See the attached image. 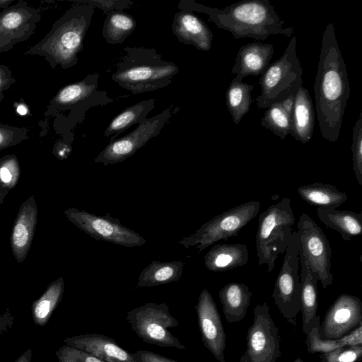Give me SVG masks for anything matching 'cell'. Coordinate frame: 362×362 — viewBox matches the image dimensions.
Returning a JSON list of instances; mask_svg holds the SVG:
<instances>
[{
  "label": "cell",
  "mask_w": 362,
  "mask_h": 362,
  "mask_svg": "<svg viewBox=\"0 0 362 362\" xmlns=\"http://www.w3.org/2000/svg\"><path fill=\"white\" fill-rule=\"evenodd\" d=\"M16 110L21 115H25L27 113V108L23 106H18L16 109Z\"/></svg>",
  "instance_id": "bcb514c9"
},
{
  "label": "cell",
  "mask_w": 362,
  "mask_h": 362,
  "mask_svg": "<svg viewBox=\"0 0 362 362\" xmlns=\"http://www.w3.org/2000/svg\"><path fill=\"white\" fill-rule=\"evenodd\" d=\"M173 113L174 108L169 107L162 112L147 118L128 134L110 141L94 159V162L109 165L122 162L133 156L150 139L160 134Z\"/></svg>",
  "instance_id": "4fadbf2b"
},
{
  "label": "cell",
  "mask_w": 362,
  "mask_h": 362,
  "mask_svg": "<svg viewBox=\"0 0 362 362\" xmlns=\"http://www.w3.org/2000/svg\"><path fill=\"white\" fill-rule=\"evenodd\" d=\"M99 76L95 72L82 80L67 84L49 100L44 116L53 118L52 126L57 134L66 136L83 120L88 110L113 101L106 91L98 90Z\"/></svg>",
  "instance_id": "5b68a950"
},
{
  "label": "cell",
  "mask_w": 362,
  "mask_h": 362,
  "mask_svg": "<svg viewBox=\"0 0 362 362\" xmlns=\"http://www.w3.org/2000/svg\"><path fill=\"white\" fill-rule=\"evenodd\" d=\"M41 19L40 11L19 0L0 12V54L26 41L35 33Z\"/></svg>",
  "instance_id": "9a60e30c"
},
{
  "label": "cell",
  "mask_w": 362,
  "mask_h": 362,
  "mask_svg": "<svg viewBox=\"0 0 362 362\" xmlns=\"http://www.w3.org/2000/svg\"><path fill=\"white\" fill-rule=\"evenodd\" d=\"M132 329L144 342L161 347L185 349V346L169 330L179 325L164 303H147L127 313Z\"/></svg>",
  "instance_id": "9c48e42d"
},
{
  "label": "cell",
  "mask_w": 362,
  "mask_h": 362,
  "mask_svg": "<svg viewBox=\"0 0 362 362\" xmlns=\"http://www.w3.org/2000/svg\"><path fill=\"white\" fill-rule=\"evenodd\" d=\"M350 91L346 67L334 24L329 23L322 34L314 83L317 119L321 135L328 141L338 140Z\"/></svg>",
  "instance_id": "6da1fadb"
},
{
  "label": "cell",
  "mask_w": 362,
  "mask_h": 362,
  "mask_svg": "<svg viewBox=\"0 0 362 362\" xmlns=\"http://www.w3.org/2000/svg\"><path fill=\"white\" fill-rule=\"evenodd\" d=\"M259 201L246 202L214 216L194 233L184 237L179 244L185 249L194 247L199 253L221 240L238 235L239 231L258 214Z\"/></svg>",
  "instance_id": "ba28073f"
},
{
  "label": "cell",
  "mask_w": 362,
  "mask_h": 362,
  "mask_svg": "<svg viewBox=\"0 0 362 362\" xmlns=\"http://www.w3.org/2000/svg\"><path fill=\"white\" fill-rule=\"evenodd\" d=\"M255 85L233 79L226 93V106L233 122L238 124L250 110L252 103L251 92Z\"/></svg>",
  "instance_id": "d6a6232c"
},
{
  "label": "cell",
  "mask_w": 362,
  "mask_h": 362,
  "mask_svg": "<svg viewBox=\"0 0 362 362\" xmlns=\"http://www.w3.org/2000/svg\"><path fill=\"white\" fill-rule=\"evenodd\" d=\"M293 362H303L300 357L297 358Z\"/></svg>",
  "instance_id": "c3c4849f"
},
{
  "label": "cell",
  "mask_w": 362,
  "mask_h": 362,
  "mask_svg": "<svg viewBox=\"0 0 362 362\" xmlns=\"http://www.w3.org/2000/svg\"><path fill=\"white\" fill-rule=\"evenodd\" d=\"M298 252V235L297 231L293 230L272 294L281 314L294 327L296 326V316L300 311Z\"/></svg>",
  "instance_id": "30bf717a"
},
{
  "label": "cell",
  "mask_w": 362,
  "mask_h": 362,
  "mask_svg": "<svg viewBox=\"0 0 362 362\" xmlns=\"http://www.w3.org/2000/svg\"><path fill=\"white\" fill-rule=\"evenodd\" d=\"M8 190L5 189L0 187V204H2L5 197L8 193Z\"/></svg>",
  "instance_id": "f6af8a7d"
},
{
  "label": "cell",
  "mask_w": 362,
  "mask_h": 362,
  "mask_svg": "<svg viewBox=\"0 0 362 362\" xmlns=\"http://www.w3.org/2000/svg\"><path fill=\"white\" fill-rule=\"evenodd\" d=\"M21 168L17 156L8 154L0 158V187L8 191L18 184Z\"/></svg>",
  "instance_id": "e575fe53"
},
{
  "label": "cell",
  "mask_w": 362,
  "mask_h": 362,
  "mask_svg": "<svg viewBox=\"0 0 362 362\" xmlns=\"http://www.w3.org/2000/svg\"><path fill=\"white\" fill-rule=\"evenodd\" d=\"M294 95L274 103L267 108L261 119V125L284 139L291 130V111Z\"/></svg>",
  "instance_id": "1f68e13d"
},
{
  "label": "cell",
  "mask_w": 362,
  "mask_h": 362,
  "mask_svg": "<svg viewBox=\"0 0 362 362\" xmlns=\"http://www.w3.org/2000/svg\"><path fill=\"white\" fill-rule=\"evenodd\" d=\"M29 139V129L0 123V151Z\"/></svg>",
  "instance_id": "8d00e7d4"
},
{
  "label": "cell",
  "mask_w": 362,
  "mask_h": 362,
  "mask_svg": "<svg viewBox=\"0 0 362 362\" xmlns=\"http://www.w3.org/2000/svg\"><path fill=\"white\" fill-rule=\"evenodd\" d=\"M218 296L228 322H238L245 317L252 296V291L247 285L229 283L219 291Z\"/></svg>",
  "instance_id": "d4e9b609"
},
{
  "label": "cell",
  "mask_w": 362,
  "mask_h": 362,
  "mask_svg": "<svg viewBox=\"0 0 362 362\" xmlns=\"http://www.w3.org/2000/svg\"><path fill=\"white\" fill-rule=\"evenodd\" d=\"M317 215L327 228L338 232L344 240L349 241L362 233L361 213L333 208H317Z\"/></svg>",
  "instance_id": "4316f807"
},
{
  "label": "cell",
  "mask_w": 362,
  "mask_h": 362,
  "mask_svg": "<svg viewBox=\"0 0 362 362\" xmlns=\"http://www.w3.org/2000/svg\"><path fill=\"white\" fill-rule=\"evenodd\" d=\"M123 51L111 78L134 94L166 87L179 72L175 63L164 59L154 49L125 47Z\"/></svg>",
  "instance_id": "277c9868"
},
{
  "label": "cell",
  "mask_w": 362,
  "mask_h": 362,
  "mask_svg": "<svg viewBox=\"0 0 362 362\" xmlns=\"http://www.w3.org/2000/svg\"><path fill=\"white\" fill-rule=\"evenodd\" d=\"M64 291V281L62 276L51 282L42 295L33 302L31 313L34 323L45 326L54 310L61 302Z\"/></svg>",
  "instance_id": "4dcf8cb0"
},
{
  "label": "cell",
  "mask_w": 362,
  "mask_h": 362,
  "mask_svg": "<svg viewBox=\"0 0 362 362\" xmlns=\"http://www.w3.org/2000/svg\"><path fill=\"white\" fill-rule=\"evenodd\" d=\"M195 310L204 347L217 361L225 362L226 334L216 304L207 289L204 288L200 293Z\"/></svg>",
  "instance_id": "e0dca14e"
},
{
  "label": "cell",
  "mask_w": 362,
  "mask_h": 362,
  "mask_svg": "<svg viewBox=\"0 0 362 362\" xmlns=\"http://www.w3.org/2000/svg\"><path fill=\"white\" fill-rule=\"evenodd\" d=\"M300 259V312L302 314V329L305 334L309 326L317 316L318 298L317 284V276L312 272L310 267L298 252Z\"/></svg>",
  "instance_id": "cb8c5ba5"
},
{
  "label": "cell",
  "mask_w": 362,
  "mask_h": 362,
  "mask_svg": "<svg viewBox=\"0 0 362 362\" xmlns=\"http://www.w3.org/2000/svg\"><path fill=\"white\" fill-rule=\"evenodd\" d=\"M178 7L181 11L206 14L209 21L230 32L235 40L251 37L262 41L271 35L290 37L294 32L293 27H284L285 21L269 0L241 1L223 9L208 7L194 1H181Z\"/></svg>",
  "instance_id": "7a4b0ae2"
},
{
  "label": "cell",
  "mask_w": 362,
  "mask_h": 362,
  "mask_svg": "<svg viewBox=\"0 0 362 362\" xmlns=\"http://www.w3.org/2000/svg\"><path fill=\"white\" fill-rule=\"evenodd\" d=\"M249 252L245 244L218 243L204 256V265L211 272H226L247 263Z\"/></svg>",
  "instance_id": "603a6c76"
},
{
  "label": "cell",
  "mask_w": 362,
  "mask_h": 362,
  "mask_svg": "<svg viewBox=\"0 0 362 362\" xmlns=\"http://www.w3.org/2000/svg\"><path fill=\"white\" fill-rule=\"evenodd\" d=\"M320 325V317L317 315L305 334V342L307 351L310 354H325L344 346L362 345V323L346 335L334 339H321L319 334Z\"/></svg>",
  "instance_id": "484cf974"
},
{
  "label": "cell",
  "mask_w": 362,
  "mask_h": 362,
  "mask_svg": "<svg viewBox=\"0 0 362 362\" xmlns=\"http://www.w3.org/2000/svg\"><path fill=\"white\" fill-rule=\"evenodd\" d=\"M240 362H250L245 352L241 356Z\"/></svg>",
  "instance_id": "7dc6e473"
},
{
  "label": "cell",
  "mask_w": 362,
  "mask_h": 362,
  "mask_svg": "<svg viewBox=\"0 0 362 362\" xmlns=\"http://www.w3.org/2000/svg\"><path fill=\"white\" fill-rule=\"evenodd\" d=\"M253 316L245 353L250 362H276L281 356L280 337L267 303L256 305Z\"/></svg>",
  "instance_id": "5bb4252c"
},
{
  "label": "cell",
  "mask_w": 362,
  "mask_h": 362,
  "mask_svg": "<svg viewBox=\"0 0 362 362\" xmlns=\"http://www.w3.org/2000/svg\"><path fill=\"white\" fill-rule=\"evenodd\" d=\"M84 2L91 4L95 7L100 8L106 14L112 11H122L127 8L132 4L130 1H83Z\"/></svg>",
  "instance_id": "ab89813d"
},
{
  "label": "cell",
  "mask_w": 362,
  "mask_h": 362,
  "mask_svg": "<svg viewBox=\"0 0 362 362\" xmlns=\"http://www.w3.org/2000/svg\"><path fill=\"white\" fill-rule=\"evenodd\" d=\"M273 55L274 47L271 44L255 42L241 46L231 69V73L235 74L233 80L242 81L247 76L262 75Z\"/></svg>",
  "instance_id": "ffe728a7"
},
{
  "label": "cell",
  "mask_w": 362,
  "mask_h": 362,
  "mask_svg": "<svg viewBox=\"0 0 362 362\" xmlns=\"http://www.w3.org/2000/svg\"><path fill=\"white\" fill-rule=\"evenodd\" d=\"M296 45L293 36L281 57L269 64L261 75V93L255 99L259 109H267L294 95L302 86L303 69L296 54Z\"/></svg>",
  "instance_id": "52a82bcc"
},
{
  "label": "cell",
  "mask_w": 362,
  "mask_h": 362,
  "mask_svg": "<svg viewBox=\"0 0 362 362\" xmlns=\"http://www.w3.org/2000/svg\"><path fill=\"white\" fill-rule=\"evenodd\" d=\"M32 358V350L27 349L14 362H30Z\"/></svg>",
  "instance_id": "7bdbcfd3"
},
{
  "label": "cell",
  "mask_w": 362,
  "mask_h": 362,
  "mask_svg": "<svg viewBox=\"0 0 362 362\" xmlns=\"http://www.w3.org/2000/svg\"><path fill=\"white\" fill-rule=\"evenodd\" d=\"M37 215L35 197L31 195L21 203L10 235L12 255L18 263H23L25 261L30 250Z\"/></svg>",
  "instance_id": "ac0fdd59"
},
{
  "label": "cell",
  "mask_w": 362,
  "mask_h": 362,
  "mask_svg": "<svg viewBox=\"0 0 362 362\" xmlns=\"http://www.w3.org/2000/svg\"><path fill=\"white\" fill-rule=\"evenodd\" d=\"M64 214L71 223L96 240L127 247L142 246L146 243L140 234L123 226L110 213L98 216L71 207L64 210Z\"/></svg>",
  "instance_id": "8fae6325"
},
{
  "label": "cell",
  "mask_w": 362,
  "mask_h": 362,
  "mask_svg": "<svg viewBox=\"0 0 362 362\" xmlns=\"http://www.w3.org/2000/svg\"><path fill=\"white\" fill-rule=\"evenodd\" d=\"M184 266L182 261H153L141 272L137 286L153 287L177 281L182 274Z\"/></svg>",
  "instance_id": "f1b7e54d"
},
{
  "label": "cell",
  "mask_w": 362,
  "mask_h": 362,
  "mask_svg": "<svg viewBox=\"0 0 362 362\" xmlns=\"http://www.w3.org/2000/svg\"><path fill=\"white\" fill-rule=\"evenodd\" d=\"M297 229L299 252L317 276L323 288H326L333 282L329 242L322 229L307 214L300 216Z\"/></svg>",
  "instance_id": "7c38bea8"
},
{
  "label": "cell",
  "mask_w": 362,
  "mask_h": 362,
  "mask_svg": "<svg viewBox=\"0 0 362 362\" xmlns=\"http://www.w3.org/2000/svg\"><path fill=\"white\" fill-rule=\"evenodd\" d=\"M65 344L88 352L105 362H137L132 354L122 348L112 338L91 333L66 337Z\"/></svg>",
  "instance_id": "d6986e66"
},
{
  "label": "cell",
  "mask_w": 362,
  "mask_h": 362,
  "mask_svg": "<svg viewBox=\"0 0 362 362\" xmlns=\"http://www.w3.org/2000/svg\"><path fill=\"white\" fill-rule=\"evenodd\" d=\"M55 354L59 362H105L88 352L67 344L60 346Z\"/></svg>",
  "instance_id": "f35d334b"
},
{
  "label": "cell",
  "mask_w": 362,
  "mask_h": 362,
  "mask_svg": "<svg viewBox=\"0 0 362 362\" xmlns=\"http://www.w3.org/2000/svg\"><path fill=\"white\" fill-rule=\"evenodd\" d=\"M155 99H148L125 108L115 117L104 132L110 141L117 139L119 134L134 124H139L147 119V115L154 108Z\"/></svg>",
  "instance_id": "f546056e"
},
{
  "label": "cell",
  "mask_w": 362,
  "mask_h": 362,
  "mask_svg": "<svg viewBox=\"0 0 362 362\" xmlns=\"http://www.w3.org/2000/svg\"><path fill=\"white\" fill-rule=\"evenodd\" d=\"M76 3L54 21L43 38L23 54L43 57L52 69L59 66L68 69L75 66L95 9L94 6L83 1Z\"/></svg>",
  "instance_id": "3957f363"
},
{
  "label": "cell",
  "mask_w": 362,
  "mask_h": 362,
  "mask_svg": "<svg viewBox=\"0 0 362 362\" xmlns=\"http://www.w3.org/2000/svg\"><path fill=\"white\" fill-rule=\"evenodd\" d=\"M16 82L11 70L4 64H0V102L4 98V92L8 90Z\"/></svg>",
  "instance_id": "60d3db41"
},
{
  "label": "cell",
  "mask_w": 362,
  "mask_h": 362,
  "mask_svg": "<svg viewBox=\"0 0 362 362\" xmlns=\"http://www.w3.org/2000/svg\"><path fill=\"white\" fill-rule=\"evenodd\" d=\"M315 122L313 103L308 90L303 86L294 96L289 134L302 144L310 141Z\"/></svg>",
  "instance_id": "7402d4cb"
},
{
  "label": "cell",
  "mask_w": 362,
  "mask_h": 362,
  "mask_svg": "<svg viewBox=\"0 0 362 362\" xmlns=\"http://www.w3.org/2000/svg\"><path fill=\"white\" fill-rule=\"evenodd\" d=\"M352 161L353 169L357 182L362 185V112L354 125L352 130Z\"/></svg>",
  "instance_id": "d590c367"
},
{
  "label": "cell",
  "mask_w": 362,
  "mask_h": 362,
  "mask_svg": "<svg viewBox=\"0 0 362 362\" xmlns=\"http://www.w3.org/2000/svg\"><path fill=\"white\" fill-rule=\"evenodd\" d=\"M362 323V302L350 294L339 296L327 310L320 325L321 339L341 338Z\"/></svg>",
  "instance_id": "2e32d148"
},
{
  "label": "cell",
  "mask_w": 362,
  "mask_h": 362,
  "mask_svg": "<svg viewBox=\"0 0 362 362\" xmlns=\"http://www.w3.org/2000/svg\"><path fill=\"white\" fill-rule=\"evenodd\" d=\"M1 204H0V206H1Z\"/></svg>",
  "instance_id": "681fc988"
},
{
  "label": "cell",
  "mask_w": 362,
  "mask_h": 362,
  "mask_svg": "<svg viewBox=\"0 0 362 362\" xmlns=\"http://www.w3.org/2000/svg\"><path fill=\"white\" fill-rule=\"evenodd\" d=\"M362 356V345L344 346L322 354L320 362H356Z\"/></svg>",
  "instance_id": "74e56055"
},
{
  "label": "cell",
  "mask_w": 362,
  "mask_h": 362,
  "mask_svg": "<svg viewBox=\"0 0 362 362\" xmlns=\"http://www.w3.org/2000/svg\"><path fill=\"white\" fill-rule=\"evenodd\" d=\"M297 192L303 201L317 208L337 209L347 200L345 192L329 184L314 182L305 185L298 187Z\"/></svg>",
  "instance_id": "83f0119b"
},
{
  "label": "cell",
  "mask_w": 362,
  "mask_h": 362,
  "mask_svg": "<svg viewBox=\"0 0 362 362\" xmlns=\"http://www.w3.org/2000/svg\"><path fill=\"white\" fill-rule=\"evenodd\" d=\"M137 362H177L151 351L139 350L132 354Z\"/></svg>",
  "instance_id": "b9f144b4"
},
{
  "label": "cell",
  "mask_w": 362,
  "mask_h": 362,
  "mask_svg": "<svg viewBox=\"0 0 362 362\" xmlns=\"http://www.w3.org/2000/svg\"><path fill=\"white\" fill-rule=\"evenodd\" d=\"M172 30L180 42L193 45L199 50L211 49L213 33L193 12L177 11L173 21Z\"/></svg>",
  "instance_id": "44dd1931"
},
{
  "label": "cell",
  "mask_w": 362,
  "mask_h": 362,
  "mask_svg": "<svg viewBox=\"0 0 362 362\" xmlns=\"http://www.w3.org/2000/svg\"><path fill=\"white\" fill-rule=\"evenodd\" d=\"M136 25L132 15L122 11H112L104 21L102 35L109 44H121L133 33Z\"/></svg>",
  "instance_id": "836d02e7"
},
{
  "label": "cell",
  "mask_w": 362,
  "mask_h": 362,
  "mask_svg": "<svg viewBox=\"0 0 362 362\" xmlns=\"http://www.w3.org/2000/svg\"><path fill=\"white\" fill-rule=\"evenodd\" d=\"M14 0H0V8L5 9L9 7Z\"/></svg>",
  "instance_id": "ee69618b"
},
{
  "label": "cell",
  "mask_w": 362,
  "mask_h": 362,
  "mask_svg": "<svg viewBox=\"0 0 362 362\" xmlns=\"http://www.w3.org/2000/svg\"><path fill=\"white\" fill-rule=\"evenodd\" d=\"M295 216L291 199L282 198L259 214L255 235L257 256L259 265L272 272L280 254L284 253L293 232Z\"/></svg>",
  "instance_id": "8992f818"
}]
</instances>
